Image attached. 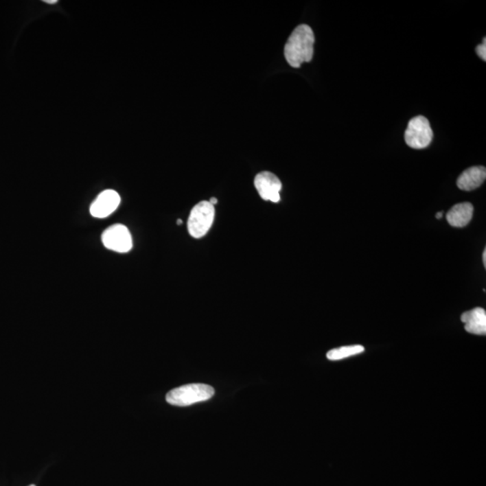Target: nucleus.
Masks as SVG:
<instances>
[{"instance_id":"nucleus-12","label":"nucleus","mask_w":486,"mask_h":486,"mask_svg":"<svg viewBox=\"0 0 486 486\" xmlns=\"http://www.w3.org/2000/svg\"><path fill=\"white\" fill-rule=\"evenodd\" d=\"M476 51L477 55H478V56L480 58H481V59L483 60H485H485H486V39L485 38H484V40H483V43H481V45H479L478 46H477V47L476 48Z\"/></svg>"},{"instance_id":"nucleus-7","label":"nucleus","mask_w":486,"mask_h":486,"mask_svg":"<svg viewBox=\"0 0 486 486\" xmlns=\"http://www.w3.org/2000/svg\"><path fill=\"white\" fill-rule=\"evenodd\" d=\"M120 202L121 198L117 191L105 190L92 202L89 211L95 218H106L117 209Z\"/></svg>"},{"instance_id":"nucleus-18","label":"nucleus","mask_w":486,"mask_h":486,"mask_svg":"<svg viewBox=\"0 0 486 486\" xmlns=\"http://www.w3.org/2000/svg\"><path fill=\"white\" fill-rule=\"evenodd\" d=\"M28 486H36V485H28Z\"/></svg>"},{"instance_id":"nucleus-9","label":"nucleus","mask_w":486,"mask_h":486,"mask_svg":"<svg viewBox=\"0 0 486 486\" xmlns=\"http://www.w3.org/2000/svg\"><path fill=\"white\" fill-rule=\"evenodd\" d=\"M461 321L465 323V329L470 334H486V312L485 309L476 308L465 312L461 315Z\"/></svg>"},{"instance_id":"nucleus-5","label":"nucleus","mask_w":486,"mask_h":486,"mask_svg":"<svg viewBox=\"0 0 486 486\" xmlns=\"http://www.w3.org/2000/svg\"><path fill=\"white\" fill-rule=\"evenodd\" d=\"M101 240L106 248L115 253H126L132 248L131 233L123 224H117L108 227L104 231Z\"/></svg>"},{"instance_id":"nucleus-6","label":"nucleus","mask_w":486,"mask_h":486,"mask_svg":"<svg viewBox=\"0 0 486 486\" xmlns=\"http://www.w3.org/2000/svg\"><path fill=\"white\" fill-rule=\"evenodd\" d=\"M254 186L263 200L273 202L280 201L282 183L274 173L270 172L259 173L254 179Z\"/></svg>"},{"instance_id":"nucleus-8","label":"nucleus","mask_w":486,"mask_h":486,"mask_svg":"<svg viewBox=\"0 0 486 486\" xmlns=\"http://www.w3.org/2000/svg\"><path fill=\"white\" fill-rule=\"evenodd\" d=\"M485 178L486 169L485 167H471L459 176L456 185H458L459 189L472 191L481 187Z\"/></svg>"},{"instance_id":"nucleus-11","label":"nucleus","mask_w":486,"mask_h":486,"mask_svg":"<svg viewBox=\"0 0 486 486\" xmlns=\"http://www.w3.org/2000/svg\"><path fill=\"white\" fill-rule=\"evenodd\" d=\"M364 351V348L361 345H352L340 347V348L331 349L327 353V358L329 360H340L343 358L352 357V356L360 354Z\"/></svg>"},{"instance_id":"nucleus-16","label":"nucleus","mask_w":486,"mask_h":486,"mask_svg":"<svg viewBox=\"0 0 486 486\" xmlns=\"http://www.w3.org/2000/svg\"><path fill=\"white\" fill-rule=\"evenodd\" d=\"M442 216H443V213H438L436 215V218L441 219V218H442Z\"/></svg>"},{"instance_id":"nucleus-2","label":"nucleus","mask_w":486,"mask_h":486,"mask_svg":"<svg viewBox=\"0 0 486 486\" xmlns=\"http://www.w3.org/2000/svg\"><path fill=\"white\" fill-rule=\"evenodd\" d=\"M215 395V389L205 384H190L176 387L167 393L166 401L175 406H189L209 400Z\"/></svg>"},{"instance_id":"nucleus-15","label":"nucleus","mask_w":486,"mask_h":486,"mask_svg":"<svg viewBox=\"0 0 486 486\" xmlns=\"http://www.w3.org/2000/svg\"><path fill=\"white\" fill-rule=\"evenodd\" d=\"M45 3H47V4H56L57 0H45Z\"/></svg>"},{"instance_id":"nucleus-1","label":"nucleus","mask_w":486,"mask_h":486,"mask_svg":"<svg viewBox=\"0 0 486 486\" xmlns=\"http://www.w3.org/2000/svg\"><path fill=\"white\" fill-rule=\"evenodd\" d=\"M314 34L308 25H300L292 32L285 45V58L293 68L310 62L314 57Z\"/></svg>"},{"instance_id":"nucleus-4","label":"nucleus","mask_w":486,"mask_h":486,"mask_svg":"<svg viewBox=\"0 0 486 486\" xmlns=\"http://www.w3.org/2000/svg\"><path fill=\"white\" fill-rule=\"evenodd\" d=\"M405 143L410 148L421 150L427 148L432 143L433 131L429 120L422 115L413 117L409 121L404 134Z\"/></svg>"},{"instance_id":"nucleus-17","label":"nucleus","mask_w":486,"mask_h":486,"mask_svg":"<svg viewBox=\"0 0 486 486\" xmlns=\"http://www.w3.org/2000/svg\"><path fill=\"white\" fill-rule=\"evenodd\" d=\"M176 224H182V220H178V222H176Z\"/></svg>"},{"instance_id":"nucleus-14","label":"nucleus","mask_w":486,"mask_h":486,"mask_svg":"<svg viewBox=\"0 0 486 486\" xmlns=\"http://www.w3.org/2000/svg\"><path fill=\"white\" fill-rule=\"evenodd\" d=\"M483 263H484L485 268H486V248H485L484 253H483Z\"/></svg>"},{"instance_id":"nucleus-13","label":"nucleus","mask_w":486,"mask_h":486,"mask_svg":"<svg viewBox=\"0 0 486 486\" xmlns=\"http://www.w3.org/2000/svg\"><path fill=\"white\" fill-rule=\"evenodd\" d=\"M209 202L211 205H213V207H215V205L217 204V202H218V200H217V198H212L210 199Z\"/></svg>"},{"instance_id":"nucleus-3","label":"nucleus","mask_w":486,"mask_h":486,"mask_svg":"<svg viewBox=\"0 0 486 486\" xmlns=\"http://www.w3.org/2000/svg\"><path fill=\"white\" fill-rule=\"evenodd\" d=\"M216 209L209 201H201L191 210L187 230L193 238L200 239L209 231L215 220Z\"/></svg>"},{"instance_id":"nucleus-10","label":"nucleus","mask_w":486,"mask_h":486,"mask_svg":"<svg viewBox=\"0 0 486 486\" xmlns=\"http://www.w3.org/2000/svg\"><path fill=\"white\" fill-rule=\"evenodd\" d=\"M474 207L470 202H460L454 205L447 213V221L451 227L463 228L467 227L472 220Z\"/></svg>"}]
</instances>
